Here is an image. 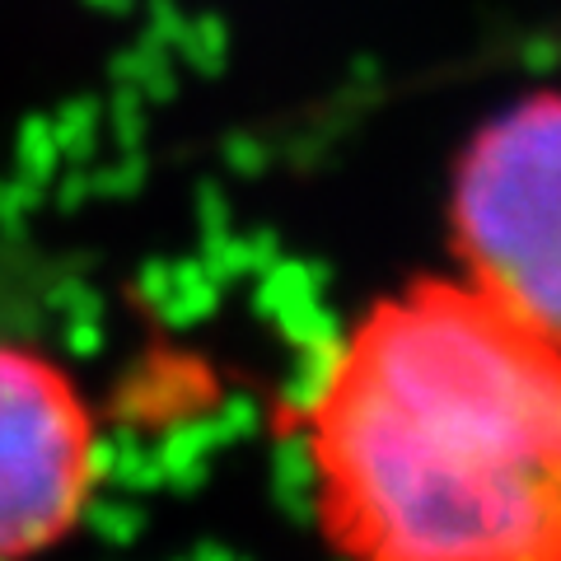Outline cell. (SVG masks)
<instances>
[{
	"label": "cell",
	"mask_w": 561,
	"mask_h": 561,
	"mask_svg": "<svg viewBox=\"0 0 561 561\" xmlns=\"http://www.w3.org/2000/svg\"><path fill=\"white\" fill-rule=\"evenodd\" d=\"M459 276L561 342V94L491 113L449 173Z\"/></svg>",
	"instance_id": "7a4b0ae2"
},
{
	"label": "cell",
	"mask_w": 561,
	"mask_h": 561,
	"mask_svg": "<svg viewBox=\"0 0 561 561\" xmlns=\"http://www.w3.org/2000/svg\"><path fill=\"white\" fill-rule=\"evenodd\" d=\"M99 482V431L51 356L0 337V561H33L76 529Z\"/></svg>",
	"instance_id": "3957f363"
},
{
	"label": "cell",
	"mask_w": 561,
	"mask_h": 561,
	"mask_svg": "<svg viewBox=\"0 0 561 561\" xmlns=\"http://www.w3.org/2000/svg\"><path fill=\"white\" fill-rule=\"evenodd\" d=\"M300 454L337 561H561V342L408 280L328 342Z\"/></svg>",
	"instance_id": "6da1fadb"
}]
</instances>
